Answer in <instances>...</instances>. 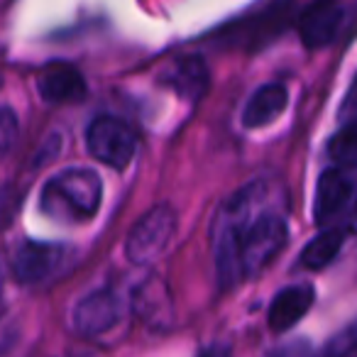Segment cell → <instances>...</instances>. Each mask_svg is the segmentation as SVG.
Instances as JSON below:
<instances>
[{
	"instance_id": "7c38bea8",
	"label": "cell",
	"mask_w": 357,
	"mask_h": 357,
	"mask_svg": "<svg viewBox=\"0 0 357 357\" xmlns=\"http://www.w3.org/2000/svg\"><path fill=\"white\" fill-rule=\"evenodd\" d=\"M289 100V91L284 84H264L250 96L243 110L245 128H264L284 113Z\"/></svg>"
},
{
	"instance_id": "3957f363",
	"label": "cell",
	"mask_w": 357,
	"mask_h": 357,
	"mask_svg": "<svg viewBox=\"0 0 357 357\" xmlns=\"http://www.w3.org/2000/svg\"><path fill=\"white\" fill-rule=\"evenodd\" d=\"M76 257L79 252L71 245L27 240L15 252L13 272L22 284H45L69 274L76 267Z\"/></svg>"
},
{
	"instance_id": "30bf717a",
	"label": "cell",
	"mask_w": 357,
	"mask_h": 357,
	"mask_svg": "<svg viewBox=\"0 0 357 357\" xmlns=\"http://www.w3.org/2000/svg\"><path fill=\"white\" fill-rule=\"evenodd\" d=\"M352 196V178L342 169H326L318 178L316 201H313V218L316 223H328L335 218Z\"/></svg>"
},
{
	"instance_id": "5b68a950",
	"label": "cell",
	"mask_w": 357,
	"mask_h": 357,
	"mask_svg": "<svg viewBox=\"0 0 357 357\" xmlns=\"http://www.w3.org/2000/svg\"><path fill=\"white\" fill-rule=\"evenodd\" d=\"M86 144L98 162L115 169H125L137 152V137H135L132 128L113 115H100L89 125Z\"/></svg>"
},
{
	"instance_id": "277c9868",
	"label": "cell",
	"mask_w": 357,
	"mask_h": 357,
	"mask_svg": "<svg viewBox=\"0 0 357 357\" xmlns=\"http://www.w3.org/2000/svg\"><path fill=\"white\" fill-rule=\"evenodd\" d=\"M176 233V213L172 206L162 204L142 215L125 240V255L135 264H149L167 250Z\"/></svg>"
},
{
	"instance_id": "9a60e30c",
	"label": "cell",
	"mask_w": 357,
	"mask_h": 357,
	"mask_svg": "<svg viewBox=\"0 0 357 357\" xmlns=\"http://www.w3.org/2000/svg\"><path fill=\"white\" fill-rule=\"evenodd\" d=\"M17 130H20V125H17L15 110L8 108V105H0V159L13 149L17 139Z\"/></svg>"
},
{
	"instance_id": "9c48e42d",
	"label": "cell",
	"mask_w": 357,
	"mask_h": 357,
	"mask_svg": "<svg viewBox=\"0 0 357 357\" xmlns=\"http://www.w3.org/2000/svg\"><path fill=\"white\" fill-rule=\"evenodd\" d=\"M208 66L199 54L178 56L162 74V84L186 100H199L208 91Z\"/></svg>"
},
{
	"instance_id": "4fadbf2b",
	"label": "cell",
	"mask_w": 357,
	"mask_h": 357,
	"mask_svg": "<svg viewBox=\"0 0 357 357\" xmlns=\"http://www.w3.org/2000/svg\"><path fill=\"white\" fill-rule=\"evenodd\" d=\"M347 233L342 228H331V230H323L321 235L311 240V243L303 248L301 252V267L306 269H323L337 257V252L342 250L345 245Z\"/></svg>"
},
{
	"instance_id": "7a4b0ae2",
	"label": "cell",
	"mask_w": 357,
	"mask_h": 357,
	"mask_svg": "<svg viewBox=\"0 0 357 357\" xmlns=\"http://www.w3.org/2000/svg\"><path fill=\"white\" fill-rule=\"evenodd\" d=\"M103 184L91 169H64L42 189V211L59 220H91L100 208Z\"/></svg>"
},
{
	"instance_id": "e0dca14e",
	"label": "cell",
	"mask_w": 357,
	"mask_h": 357,
	"mask_svg": "<svg viewBox=\"0 0 357 357\" xmlns=\"http://www.w3.org/2000/svg\"><path fill=\"white\" fill-rule=\"evenodd\" d=\"M340 118L342 120L357 118V76H355V81H352L350 91H347L345 100H342V105H340Z\"/></svg>"
},
{
	"instance_id": "ac0fdd59",
	"label": "cell",
	"mask_w": 357,
	"mask_h": 357,
	"mask_svg": "<svg viewBox=\"0 0 357 357\" xmlns=\"http://www.w3.org/2000/svg\"><path fill=\"white\" fill-rule=\"evenodd\" d=\"M0 291H3V274H0Z\"/></svg>"
},
{
	"instance_id": "5bb4252c",
	"label": "cell",
	"mask_w": 357,
	"mask_h": 357,
	"mask_svg": "<svg viewBox=\"0 0 357 357\" xmlns=\"http://www.w3.org/2000/svg\"><path fill=\"white\" fill-rule=\"evenodd\" d=\"M328 154L340 167L357 164V118L345 120V125L333 135L331 144H328Z\"/></svg>"
},
{
	"instance_id": "8fae6325",
	"label": "cell",
	"mask_w": 357,
	"mask_h": 357,
	"mask_svg": "<svg viewBox=\"0 0 357 357\" xmlns=\"http://www.w3.org/2000/svg\"><path fill=\"white\" fill-rule=\"evenodd\" d=\"M313 296L316 294L308 284H294V287L282 289L269 306V328L274 333H284L294 328L313 306Z\"/></svg>"
},
{
	"instance_id": "8992f818",
	"label": "cell",
	"mask_w": 357,
	"mask_h": 357,
	"mask_svg": "<svg viewBox=\"0 0 357 357\" xmlns=\"http://www.w3.org/2000/svg\"><path fill=\"white\" fill-rule=\"evenodd\" d=\"M120 316H123V306H120L118 294L110 289H98L81 298V303L76 306L74 328L84 337H96L108 333L120 321Z\"/></svg>"
},
{
	"instance_id": "6da1fadb",
	"label": "cell",
	"mask_w": 357,
	"mask_h": 357,
	"mask_svg": "<svg viewBox=\"0 0 357 357\" xmlns=\"http://www.w3.org/2000/svg\"><path fill=\"white\" fill-rule=\"evenodd\" d=\"M289 228L277 211L274 186L252 181L233 194L213 220L215 272L223 287L257 277L284 250Z\"/></svg>"
},
{
	"instance_id": "52a82bcc",
	"label": "cell",
	"mask_w": 357,
	"mask_h": 357,
	"mask_svg": "<svg viewBox=\"0 0 357 357\" xmlns=\"http://www.w3.org/2000/svg\"><path fill=\"white\" fill-rule=\"evenodd\" d=\"M37 93L52 105L79 103L86 96V81L76 66L66 61H54L45 66L37 76Z\"/></svg>"
},
{
	"instance_id": "d6986e66",
	"label": "cell",
	"mask_w": 357,
	"mask_h": 357,
	"mask_svg": "<svg viewBox=\"0 0 357 357\" xmlns=\"http://www.w3.org/2000/svg\"><path fill=\"white\" fill-rule=\"evenodd\" d=\"M0 81H3V74H0Z\"/></svg>"
},
{
	"instance_id": "2e32d148",
	"label": "cell",
	"mask_w": 357,
	"mask_h": 357,
	"mask_svg": "<svg viewBox=\"0 0 357 357\" xmlns=\"http://www.w3.org/2000/svg\"><path fill=\"white\" fill-rule=\"evenodd\" d=\"M352 350H357V321L350 323L345 331L337 333L326 347V352H331V355H342V352H352Z\"/></svg>"
},
{
	"instance_id": "ba28073f",
	"label": "cell",
	"mask_w": 357,
	"mask_h": 357,
	"mask_svg": "<svg viewBox=\"0 0 357 357\" xmlns=\"http://www.w3.org/2000/svg\"><path fill=\"white\" fill-rule=\"evenodd\" d=\"M342 25V8L335 0H318L298 20V35L308 50L328 47L337 37Z\"/></svg>"
}]
</instances>
